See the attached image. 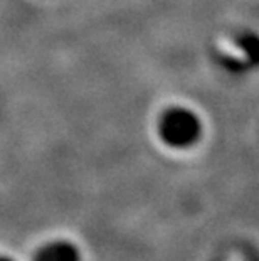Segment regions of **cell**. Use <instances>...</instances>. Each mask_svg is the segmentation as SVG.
Here are the masks:
<instances>
[{
  "instance_id": "obj_2",
  "label": "cell",
  "mask_w": 259,
  "mask_h": 261,
  "mask_svg": "<svg viewBox=\"0 0 259 261\" xmlns=\"http://www.w3.org/2000/svg\"><path fill=\"white\" fill-rule=\"evenodd\" d=\"M32 261H81V249L73 241H49L36 251Z\"/></svg>"
},
{
  "instance_id": "obj_1",
  "label": "cell",
  "mask_w": 259,
  "mask_h": 261,
  "mask_svg": "<svg viewBox=\"0 0 259 261\" xmlns=\"http://www.w3.org/2000/svg\"><path fill=\"white\" fill-rule=\"evenodd\" d=\"M158 137L163 145L174 150H187L202 138V121L195 112L185 107H170L160 115Z\"/></svg>"
},
{
  "instance_id": "obj_3",
  "label": "cell",
  "mask_w": 259,
  "mask_h": 261,
  "mask_svg": "<svg viewBox=\"0 0 259 261\" xmlns=\"http://www.w3.org/2000/svg\"><path fill=\"white\" fill-rule=\"evenodd\" d=\"M236 46L244 54V63L247 68L259 66V36L256 32L244 31L236 37Z\"/></svg>"
},
{
  "instance_id": "obj_4",
  "label": "cell",
  "mask_w": 259,
  "mask_h": 261,
  "mask_svg": "<svg viewBox=\"0 0 259 261\" xmlns=\"http://www.w3.org/2000/svg\"><path fill=\"white\" fill-rule=\"evenodd\" d=\"M0 261H15V259L9 258V256H5V254H0Z\"/></svg>"
}]
</instances>
